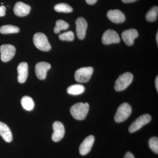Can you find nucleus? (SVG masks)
Segmentation results:
<instances>
[{"mask_svg":"<svg viewBox=\"0 0 158 158\" xmlns=\"http://www.w3.org/2000/svg\"><path fill=\"white\" fill-rule=\"evenodd\" d=\"M69 27V24L63 20H58L56 22V25L54 28V31L56 34H59L60 31L66 30Z\"/></svg>","mask_w":158,"mask_h":158,"instance_id":"obj_22","label":"nucleus"},{"mask_svg":"<svg viewBox=\"0 0 158 158\" xmlns=\"http://www.w3.org/2000/svg\"><path fill=\"white\" fill-rule=\"evenodd\" d=\"M156 40L157 43L158 44V32L157 33L156 36Z\"/></svg>","mask_w":158,"mask_h":158,"instance_id":"obj_31","label":"nucleus"},{"mask_svg":"<svg viewBox=\"0 0 158 158\" xmlns=\"http://www.w3.org/2000/svg\"><path fill=\"white\" fill-rule=\"evenodd\" d=\"M137 1H138V0H122V1L125 3H132Z\"/></svg>","mask_w":158,"mask_h":158,"instance_id":"obj_29","label":"nucleus"},{"mask_svg":"<svg viewBox=\"0 0 158 158\" xmlns=\"http://www.w3.org/2000/svg\"><path fill=\"white\" fill-rule=\"evenodd\" d=\"M19 31L18 27L11 25H6L0 27V33L2 34H15L18 33Z\"/></svg>","mask_w":158,"mask_h":158,"instance_id":"obj_20","label":"nucleus"},{"mask_svg":"<svg viewBox=\"0 0 158 158\" xmlns=\"http://www.w3.org/2000/svg\"><path fill=\"white\" fill-rule=\"evenodd\" d=\"M33 41L36 47L40 50L48 52L52 48L46 36L42 33L34 34Z\"/></svg>","mask_w":158,"mask_h":158,"instance_id":"obj_2","label":"nucleus"},{"mask_svg":"<svg viewBox=\"0 0 158 158\" xmlns=\"http://www.w3.org/2000/svg\"><path fill=\"white\" fill-rule=\"evenodd\" d=\"M124 158H135L134 156L132 153L129 152H127L125 155Z\"/></svg>","mask_w":158,"mask_h":158,"instance_id":"obj_27","label":"nucleus"},{"mask_svg":"<svg viewBox=\"0 0 158 158\" xmlns=\"http://www.w3.org/2000/svg\"><path fill=\"white\" fill-rule=\"evenodd\" d=\"M59 39L63 41H72L74 39V34L71 31H69L60 34L59 36Z\"/></svg>","mask_w":158,"mask_h":158,"instance_id":"obj_25","label":"nucleus"},{"mask_svg":"<svg viewBox=\"0 0 158 158\" xmlns=\"http://www.w3.org/2000/svg\"><path fill=\"white\" fill-rule=\"evenodd\" d=\"M138 36V31L135 29L126 30L122 34L123 40L126 44L128 46L132 45L134 43V40Z\"/></svg>","mask_w":158,"mask_h":158,"instance_id":"obj_13","label":"nucleus"},{"mask_svg":"<svg viewBox=\"0 0 158 158\" xmlns=\"http://www.w3.org/2000/svg\"><path fill=\"white\" fill-rule=\"evenodd\" d=\"M3 3H2V5H3Z\"/></svg>","mask_w":158,"mask_h":158,"instance_id":"obj_32","label":"nucleus"},{"mask_svg":"<svg viewBox=\"0 0 158 158\" xmlns=\"http://www.w3.org/2000/svg\"><path fill=\"white\" fill-rule=\"evenodd\" d=\"M133 75L130 72L122 74L115 82V89L116 91H120L124 90L128 87L132 82Z\"/></svg>","mask_w":158,"mask_h":158,"instance_id":"obj_3","label":"nucleus"},{"mask_svg":"<svg viewBox=\"0 0 158 158\" xmlns=\"http://www.w3.org/2000/svg\"><path fill=\"white\" fill-rule=\"evenodd\" d=\"M14 12L19 17H24L27 15L31 11V7L29 5L23 2L16 3L14 7Z\"/></svg>","mask_w":158,"mask_h":158,"instance_id":"obj_14","label":"nucleus"},{"mask_svg":"<svg viewBox=\"0 0 158 158\" xmlns=\"http://www.w3.org/2000/svg\"><path fill=\"white\" fill-rule=\"evenodd\" d=\"M0 135L6 142L12 141V135L11 130L6 123L2 122H0Z\"/></svg>","mask_w":158,"mask_h":158,"instance_id":"obj_17","label":"nucleus"},{"mask_svg":"<svg viewBox=\"0 0 158 158\" xmlns=\"http://www.w3.org/2000/svg\"><path fill=\"white\" fill-rule=\"evenodd\" d=\"M120 41V37L118 33L113 30H108L105 31L102 37V42L105 45L118 43Z\"/></svg>","mask_w":158,"mask_h":158,"instance_id":"obj_8","label":"nucleus"},{"mask_svg":"<svg viewBox=\"0 0 158 158\" xmlns=\"http://www.w3.org/2000/svg\"><path fill=\"white\" fill-rule=\"evenodd\" d=\"M51 68V65L48 62H38L35 67V73L37 77L40 80H44L46 77L47 72Z\"/></svg>","mask_w":158,"mask_h":158,"instance_id":"obj_9","label":"nucleus"},{"mask_svg":"<svg viewBox=\"0 0 158 158\" xmlns=\"http://www.w3.org/2000/svg\"><path fill=\"white\" fill-rule=\"evenodd\" d=\"M55 11L59 12L70 13L72 12L73 9L68 4L66 3H60L57 4L54 7Z\"/></svg>","mask_w":158,"mask_h":158,"instance_id":"obj_21","label":"nucleus"},{"mask_svg":"<svg viewBox=\"0 0 158 158\" xmlns=\"http://www.w3.org/2000/svg\"><path fill=\"white\" fill-rule=\"evenodd\" d=\"M6 8L5 6H0V17H3L6 15Z\"/></svg>","mask_w":158,"mask_h":158,"instance_id":"obj_26","label":"nucleus"},{"mask_svg":"<svg viewBox=\"0 0 158 158\" xmlns=\"http://www.w3.org/2000/svg\"><path fill=\"white\" fill-rule=\"evenodd\" d=\"M92 67H83L77 69L75 73V79L77 82L86 83L90 80L93 73Z\"/></svg>","mask_w":158,"mask_h":158,"instance_id":"obj_5","label":"nucleus"},{"mask_svg":"<svg viewBox=\"0 0 158 158\" xmlns=\"http://www.w3.org/2000/svg\"><path fill=\"white\" fill-rule=\"evenodd\" d=\"M86 2L90 5H93L96 2L97 0H85Z\"/></svg>","mask_w":158,"mask_h":158,"instance_id":"obj_28","label":"nucleus"},{"mask_svg":"<svg viewBox=\"0 0 158 158\" xmlns=\"http://www.w3.org/2000/svg\"><path fill=\"white\" fill-rule=\"evenodd\" d=\"M158 7L154 6L152 7L146 15V19L148 21L154 22L157 18Z\"/></svg>","mask_w":158,"mask_h":158,"instance_id":"obj_23","label":"nucleus"},{"mask_svg":"<svg viewBox=\"0 0 158 158\" xmlns=\"http://www.w3.org/2000/svg\"><path fill=\"white\" fill-rule=\"evenodd\" d=\"M85 88L83 85H71L67 88V92L71 95H77L81 94L85 91Z\"/></svg>","mask_w":158,"mask_h":158,"instance_id":"obj_18","label":"nucleus"},{"mask_svg":"<svg viewBox=\"0 0 158 158\" xmlns=\"http://www.w3.org/2000/svg\"><path fill=\"white\" fill-rule=\"evenodd\" d=\"M155 85L156 88L157 92H158V77L157 76L156 79L155 81Z\"/></svg>","mask_w":158,"mask_h":158,"instance_id":"obj_30","label":"nucleus"},{"mask_svg":"<svg viewBox=\"0 0 158 158\" xmlns=\"http://www.w3.org/2000/svg\"><path fill=\"white\" fill-rule=\"evenodd\" d=\"M53 133L52 135V139L55 142L61 141L65 135V130L64 125L62 123L56 121L53 124Z\"/></svg>","mask_w":158,"mask_h":158,"instance_id":"obj_10","label":"nucleus"},{"mask_svg":"<svg viewBox=\"0 0 158 158\" xmlns=\"http://www.w3.org/2000/svg\"><path fill=\"white\" fill-rule=\"evenodd\" d=\"M21 104L24 109L27 111H31L34 109V103L33 99L28 96H25L21 99Z\"/></svg>","mask_w":158,"mask_h":158,"instance_id":"obj_19","label":"nucleus"},{"mask_svg":"<svg viewBox=\"0 0 158 158\" xmlns=\"http://www.w3.org/2000/svg\"><path fill=\"white\" fill-rule=\"evenodd\" d=\"M18 81L21 84L25 83L28 75V65L26 62H21L17 67Z\"/></svg>","mask_w":158,"mask_h":158,"instance_id":"obj_16","label":"nucleus"},{"mask_svg":"<svg viewBox=\"0 0 158 158\" xmlns=\"http://www.w3.org/2000/svg\"><path fill=\"white\" fill-rule=\"evenodd\" d=\"M77 36L79 39L83 40L86 36V31L88 27V23L85 18L79 17L76 21Z\"/></svg>","mask_w":158,"mask_h":158,"instance_id":"obj_11","label":"nucleus"},{"mask_svg":"<svg viewBox=\"0 0 158 158\" xmlns=\"http://www.w3.org/2000/svg\"><path fill=\"white\" fill-rule=\"evenodd\" d=\"M89 110L88 103L78 102L73 105L70 108V113L74 118L77 120L85 119L87 116Z\"/></svg>","mask_w":158,"mask_h":158,"instance_id":"obj_1","label":"nucleus"},{"mask_svg":"<svg viewBox=\"0 0 158 158\" xmlns=\"http://www.w3.org/2000/svg\"><path fill=\"white\" fill-rule=\"evenodd\" d=\"M131 113V106L127 103H123L117 109L114 119L116 122H123L128 118Z\"/></svg>","mask_w":158,"mask_h":158,"instance_id":"obj_4","label":"nucleus"},{"mask_svg":"<svg viewBox=\"0 0 158 158\" xmlns=\"http://www.w3.org/2000/svg\"><path fill=\"white\" fill-rule=\"evenodd\" d=\"M0 52L1 60L3 62H7L14 56L16 49L14 46L11 44H3L0 47Z\"/></svg>","mask_w":158,"mask_h":158,"instance_id":"obj_7","label":"nucleus"},{"mask_svg":"<svg viewBox=\"0 0 158 158\" xmlns=\"http://www.w3.org/2000/svg\"><path fill=\"white\" fill-rule=\"evenodd\" d=\"M148 144L150 149L153 152L158 154V138L156 137H152L148 141Z\"/></svg>","mask_w":158,"mask_h":158,"instance_id":"obj_24","label":"nucleus"},{"mask_svg":"<svg viewBox=\"0 0 158 158\" xmlns=\"http://www.w3.org/2000/svg\"><path fill=\"white\" fill-rule=\"evenodd\" d=\"M107 16L111 21L115 23L124 22L126 19L124 14L118 9L110 10L108 11Z\"/></svg>","mask_w":158,"mask_h":158,"instance_id":"obj_15","label":"nucleus"},{"mask_svg":"<svg viewBox=\"0 0 158 158\" xmlns=\"http://www.w3.org/2000/svg\"><path fill=\"white\" fill-rule=\"evenodd\" d=\"M94 141V137L90 135L85 138L79 147V151L82 156H85L90 152Z\"/></svg>","mask_w":158,"mask_h":158,"instance_id":"obj_12","label":"nucleus"},{"mask_svg":"<svg viewBox=\"0 0 158 158\" xmlns=\"http://www.w3.org/2000/svg\"><path fill=\"white\" fill-rule=\"evenodd\" d=\"M152 117L149 114H144L138 117L130 126L129 131L130 133H134L140 130L142 127L149 123L151 121Z\"/></svg>","mask_w":158,"mask_h":158,"instance_id":"obj_6","label":"nucleus"}]
</instances>
